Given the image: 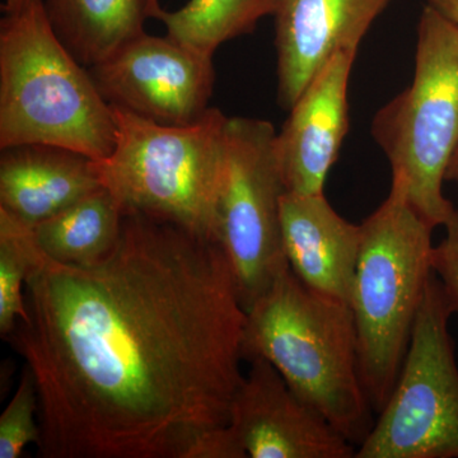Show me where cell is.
Instances as JSON below:
<instances>
[{"instance_id": "cell-3", "label": "cell", "mask_w": 458, "mask_h": 458, "mask_svg": "<svg viewBox=\"0 0 458 458\" xmlns=\"http://www.w3.org/2000/svg\"><path fill=\"white\" fill-rule=\"evenodd\" d=\"M114 141L113 107L89 69L56 38L44 0L5 14L0 26V149L44 144L102 161Z\"/></svg>"}, {"instance_id": "cell-20", "label": "cell", "mask_w": 458, "mask_h": 458, "mask_svg": "<svg viewBox=\"0 0 458 458\" xmlns=\"http://www.w3.org/2000/svg\"><path fill=\"white\" fill-rule=\"evenodd\" d=\"M445 236L433 250V271L441 280L454 313H458V209L445 222Z\"/></svg>"}, {"instance_id": "cell-14", "label": "cell", "mask_w": 458, "mask_h": 458, "mask_svg": "<svg viewBox=\"0 0 458 458\" xmlns=\"http://www.w3.org/2000/svg\"><path fill=\"white\" fill-rule=\"evenodd\" d=\"M96 161L65 148L26 144L0 157V209L35 227L101 189Z\"/></svg>"}, {"instance_id": "cell-21", "label": "cell", "mask_w": 458, "mask_h": 458, "mask_svg": "<svg viewBox=\"0 0 458 458\" xmlns=\"http://www.w3.org/2000/svg\"><path fill=\"white\" fill-rule=\"evenodd\" d=\"M427 4L438 11L458 29V0H427Z\"/></svg>"}, {"instance_id": "cell-18", "label": "cell", "mask_w": 458, "mask_h": 458, "mask_svg": "<svg viewBox=\"0 0 458 458\" xmlns=\"http://www.w3.org/2000/svg\"><path fill=\"white\" fill-rule=\"evenodd\" d=\"M38 254L31 227L0 209V335L4 340L18 322L29 321L25 286Z\"/></svg>"}, {"instance_id": "cell-22", "label": "cell", "mask_w": 458, "mask_h": 458, "mask_svg": "<svg viewBox=\"0 0 458 458\" xmlns=\"http://www.w3.org/2000/svg\"><path fill=\"white\" fill-rule=\"evenodd\" d=\"M36 2H38V0H4L3 11L5 12V14L18 13V12L23 11V9L30 7Z\"/></svg>"}, {"instance_id": "cell-12", "label": "cell", "mask_w": 458, "mask_h": 458, "mask_svg": "<svg viewBox=\"0 0 458 458\" xmlns=\"http://www.w3.org/2000/svg\"><path fill=\"white\" fill-rule=\"evenodd\" d=\"M357 51H339L306 87L276 137L286 191L321 194L349 129L348 86Z\"/></svg>"}, {"instance_id": "cell-10", "label": "cell", "mask_w": 458, "mask_h": 458, "mask_svg": "<svg viewBox=\"0 0 458 458\" xmlns=\"http://www.w3.org/2000/svg\"><path fill=\"white\" fill-rule=\"evenodd\" d=\"M228 428L251 458H355V445L291 390L273 364L250 360Z\"/></svg>"}, {"instance_id": "cell-19", "label": "cell", "mask_w": 458, "mask_h": 458, "mask_svg": "<svg viewBox=\"0 0 458 458\" xmlns=\"http://www.w3.org/2000/svg\"><path fill=\"white\" fill-rule=\"evenodd\" d=\"M38 394L31 369L25 364L20 385L0 417V458H18L29 445L41 442Z\"/></svg>"}, {"instance_id": "cell-7", "label": "cell", "mask_w": 458, "mask_h": 458, "mask_svg": "<svg viewBox=\"0 0 458 458\" xmlns=\"http://www.w3.org/2000/svg\"><path fill=\"white\" fill-rule=\"evenodd\" d=\"M454 315L441 280H428L396 384L355 458H458Z\"/></svg>"}, {"instance_id": "cell-2", "label": "cell", "mask_w": 458, "mask_h": 458, "mask_svg": "<svg viewBox=\"0 0 458 458\" xmlns=\"http://www.w3.org/2000/svg\"><path fill=\"white\" fill-rule=\"evenodd\" d=\"M264 358L303 403L360 447L375 426L349 304L316 293L291 267L247 310L243 358Z\"/></svg>"}, {"instance_id": "cell-5", "label": "cell", "mask_w": 458, "mask_h": 458, "mask_svg": "<svg viewBox=\"0 0 458 458\" xmlns=\"http://www.w3.org/2000/svg\"><path fill=\"white\" fill-rule=\"evenodd\" d=\"M111 107L116 141L96 167L123 214H143L218 242L216 200L228 116L210 107L198 123L168 126Z\"/></svg>"}, {"instance_id": "cell-9", "label": "cell", "mask_w": 458, "mask_h": 458, "mask_svg": "<svg viewBox=\"0 0 458 458\" xmlns=\"http://www.w3.org/2000/svg\"><path fill=\"white\" fill-rule=\"evenodd\" d=\"M89 71L110 106L168 126L203 119L216 81L213 57L147 32Z\"/></svg>"}, {"instance_id": "cell-6", "label": "cell", "mask_w": 458, "mask_h": 458, "mask_svg": "<svg viewBox=\"0 0 458 458\" xmlns=\"http://www.w3.org/2000/svg\"><path fill=\"white\" fill-rule=\"evenodd\" d=\"M372 137L415 212L445 225L456 209L443 182L458 148V29L430 5L419 21L414 80L375 114Z\"/></svg>"}, {"instance_id": "cell-16", "label": "cell", "mask_w": 458, "mask_h": 458, "mask_svg": "<svg viewBox=\"0 0 458 458\" xmlns=\"http://www.w3.org/2000/svg\"><path fill=\"white\" fill-rule=\"evenodd\" d=\"M123 212L102 186L32 227L40 251L66 265H89L110 254L122 233Z\"/></svg>"}, {"instance_id": "cell-4", "label": "cell", "mask_w": 458, "mask_h": 458, "mask_svg": "<svg viewBox=\"0 0 458 458\" xmlns=\"http://www.w3.org/2000/svg\"><path fill=\"white\" fill-rule=\"evenodd\" d=\"M351 307L364 391L376 415L385 408L405 360L412 328L433 274V227L394 179L390 194L360 225Z\"/></svg>"}, {"instance_id": "cell-17", "label": "cell", "mask_w": 458, "mask_h": 458, "mask_svg": "<svg viewBox=\"0 0 458 458\" xmlns=\"http://www.w3.org/2000/svg\"><path fill=\"white\" fill-rule=\"evenodd\" d=\"M276 0H189L168 12L159 2L152 18L161 21L168 38L213 57L222 44L254 31L261 18L274 16Z\"/></svg>"}, {"instance_id": "cell-8", "label": "cell", "mask_w": 458, "mask_h": 458, "mask_svg": "<svg viewBox=\"0 0 458 458\" xmlns=\"http://www.w3.org/2000/svg\"><path fill=\"white\" fill-rule=\"evenodd\" d=\"M276 137L269 122L228 117L216 232L246 312L289 267L280 218L286 189Z\"/></svg>"}, {"instance_id": "cell-15", "label": "cell", "mask_w": 458, "mask_h": 458, "mask_svg": "<svg viewBox=\"0 0 458 458\" xmlns=\"http://www.w3.org/2000/svg\"><path fill=\"white\" fill-rule=\"evenodd\" d=\"M159 0H44L51 29L87 69L143 35Z\"/></svg>"}, {"instance_id": "cell-11", "label": "cell", "mask_w": 458, "mask_h": 458, "mask_svg": "<svg viewBox=\"0 0 458 458\" xmlns=\"http://www.w3.org/2000/svg\"><path fill=\"white\" fill-rule=\"evenodd\" d=\"M391 0H276L278 102L291 110L339 51L358 50Z\"/></svg>"}, {"instance_id": "cell-1", "label": "cell", "mask_w": 458, "mask_h": 458, "mask_svg": "<svg viewBox=\"0 0 458 458\" xmlns=\"http://www.w3.org/2000/svg\"><path fill=\"white\" fill-rule=\"evenodd\" d=\"M29 321L7 342L31 369L42 458H194L228 426L247 312L221 243L123 214L89 265L38 249Z\"/></svg>"}, {"instance_id": "cell-23", "label": "cell", "mask_w": 458, "mask_h": 458, "mask_svg": "<svg viewBox=\"0 0 458 458\" xmlns=\"http://www.w3.org/2000/svg\"><path fill=\"white\" fill-rule=\"evenodd\" d=\"M445 181H452V182L458 183V148L452 157L450 165L447 168V174H445Z\"/></svg>"}, {"instance_id": "cell-13", "label": "cell", "mask_w": 458, "mask_h": 458, "mask_svg": "<svg viewBox=\"0 0 458 458\" xmlns=\"http://www.w3.org/2000/svg\"><path fill=\"white\" fill-rule=\"evenodd\" d=\"M280 218L286 260L295 276L316 293L351 306L360 225L339 216L324 192L286 191Z\"/></svg>"}]
</instances>
